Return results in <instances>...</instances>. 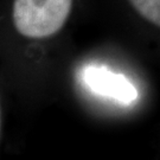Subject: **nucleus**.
Returning <instances> with one entry per match:
<instances>
[{"mask_svg": "<svg viewBox=\"0 0 160 160\" xmlns=\"http://www.w3.org/2000/svg\"><path fill=\"white\" fill-rule=\"evenodd\" d=\"M71 6L72 0H14V28L29 38L50 37L64 26Z\"/></svg>", "mask_w": 160, "mask_h": 160, "instance_id": "nucleus-1", "label": "nucleus"}, {"mask_svg": "<svg viewBox=\"0 0 160 160\" xmlns=\"http://www.w3.org/2000/svg\"><path fill=\"white\" fill-rule=\"evenodd\" d=\"M129 2L143 19L160 28V0H129Z\"/></svg>", "mask_w": 160, "mask_h": 160, "instance_id": "nucleus-3", "label": "nucleus"}, {"mask_svg": "<svg viewBox=\"0 0 160 160\" xmlns=\"http://www.w3.org/2000/svg\"><path fill=\"white\" fill-rule=\"evenodd\" d=\"M82 76L83 82L97 95L110 97L125 104H129L137 100L135 87L123 75L112 72L106 68L88 67L84 69Z\"/></svg>", "mask_w": 160, "mask_h": 160, "instance_id": "nucleus-2", "label": "nucleus"}]
</instances>
